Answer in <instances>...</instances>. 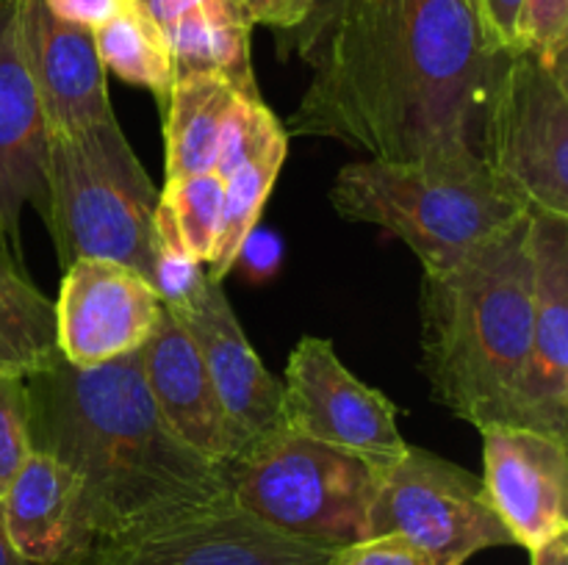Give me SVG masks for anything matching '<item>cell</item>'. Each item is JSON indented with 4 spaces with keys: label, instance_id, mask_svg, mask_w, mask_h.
<instances>
[{
    "label": "cell",
    "instance_id": "4316f807",
    "mask_svg": "<svg viewBox=\"0 0 568 565\" xmlns=\"http://www.w3.org/2000/svg\"><path fill=\"white\" fill-rule=\"evenodd\" d=\"M333 565H436L403 535H377L338 548Z\"/></svg>",
    "mask_w": 568,
    "mask_h": 565
},
{
    "label": "cell",
    "instance_id": "7a4b0ae2",
    "mask_svg": "<svg viewBox=\"0 0 568 565\" xmlns=\"http://www.w3.org/2000/svg\"><path fill=\"white\" fill-rule=\"evenodd\" d=\"M26 388L31 449L81 482L87 541L231 493V469L192 452L159 415L142 349L92 369L59 358Z\"/></svg>",
    "mask_w": 568,
    "mask_h": 565
},
{
    "label": "cell",
    "instance_id": "7402d4cb",
    "mask_svg": "<svg viewBox=\"0 0 568 565\" xmlns=\"http://www.w3.org/2000/svg\"><path fill=\"white\" fill-rule=\"evenodd\" d=\"M94 44L105 70L120 75L122 81L150 89L164 114L178 66L164 31L144 11V6L139 0H125L109 22L94 28Z\"/></svg>",
    "mask_w": 568,
    "mask_h": 565
},
{
    "label": "cell",
    "instance_id": "4dcf8cb0",
    "mask_svg": "<svg viewBox=\"0 0 568 565\" xmlns=\"http://www.w3.org/2000/svg\"><path fill=\"white\" fill-rule=\"evenodd\" d=\"M532 565H568V532L555 535L552 541L530 548Z\"/></svg>",
    "mask_w": 568,
    "mask_h": 565
},
{
    "label": "cell",
    "instance_id": "277c9868",
    "mask_svg": "<svg viewBox=\"0 0 568 565\" xmlns=\"http://www.w3.org/2000/svg\"><path fill=\"white\" fill-rule=\"evenodd\" d=\"M331 205L342 219L377 225L408 244L425 271L449 269L530 214L480 155L353 161L338 170Z\"/></svg>",
    "mask_w": 568,
    "mask_h": 565
},
{
    "label": "cell",
    "instance_id": "8992f818",
    "mask_svg": "<svg viewBox=\"0 0 568 565\" xmlns=\"http://www.w3.org/2000/svg\"><path fill=\"white\" fill-rule=\"evenodd\" d=\"M383 474L358 454L277 427L231 469V499L272 530L344 548L366 541Z\"/></svg>",
    "mask_w": 568,
    "mask_h": 565
},
{
    "label": "cell",
    "instance_id": "83f0119b",
    "mask_svg": "<svg viewBox=\"0 0 568 565\" xmlns=\"http://www.w3.org/2000/svg\"><path fill=\"white\" fill-rule=\"evenodd\" d=\"M521 6L525 0H477L483 37L494 53L521 50Z\"/></svg>",
    "mask_w": 568,
    "mask_h": 565
},
{
    "label": "cell",
    "instance_id": "5b68a950",
    "mask_svg": "<svg viewBox=\"0 0 568 565\" xmlns=\"http://www.w3.org/2000/svg\"><path fill=\"white\" fill-rule=\"evenodd\" d=\"M159 192L120 122L48 136V230L61 266L78 258L125 264L155 286Z\"/></svg>",
    "mask_w": 568,
    "mask_h": 565
},
{
    "label": "cell",
    "instance_id": "6da1fadb",
    "mask_svg": "<svg viewBox=\"0 0 568 565\" xmlns=\"http://www.w3.org/2000/svg\"><path fill=\"white\" fill-rule=\"evenodd\" d=\"M311 20V81L288 136L377 161L483 158L486 100L508 53L488 48L477 0H327Z\"/></svg>",
    "mask_w": 568,
    "mask_h": 565
},
{
    "label": "cell",
    "instance_id": "7c38bea8",
    "mask_svg": "<svg viewBox=\"0 0 568 565\" xmlns=\"http://www.w3.org/2000/svg\"><path fill=\"white\" fill-rule=\"evenodd\" d=\"M166 310L181 321L203 355L231 427L239 463L255 443L281 427V380L270 374L250 347L222 282L203 275L183 297L166 302Z\"/></svg>",
    "mask_w": 568,
    "mask_h": 565
},
{
    "label": "cell",
    "instance_id": "2e32d148",
    "mask_svg": "<svg viewBox=\"0 0 568 565\" xmlns=\"http://www.w3.org/2000/svg\"><path fill=\"white\" fill-rule=\"evenodd\" d=\"M22 44L48 131H81L114 120L94 31L59 20L44 0H20Z\"/></svg>",
    "mask_w": 568,
    "mask_h": 565
},
{
    "label": "cell",
    "instance_id": "d6a6232c",
    "mask_svg": "<svg viewBox=\"0 0 568 565\" xmlns=\"http://www.w3.org/2000/svg\"><path fill=\"white\" fill-rule=\"evenodd\" d=\"M0 565H31L20 552L14 548V543L9 541L3 526V515H0Z\"/></svg>",
    "mask_w": 568,
    "mask_h": 565
},
{
    "label": "cell",
    "instance_id": "ba28073f",
    "mask_svg": "<svg viewBox=\"0 0 568 565\" xmlns=\"http://www.w3.org/2000/svg\"><path fill=\"white\" fill-rule=\"evenodd\" d=\"M338 548L297 541L227 496L83 541L59 565H333Z\"/></svg>",
    "mask_w": 568,
    "mask_h": 565
},
{
    "label": "cell",
    "instance_id": "ac0fdd59",
    "mask_svg": "<svg viewBox=\"0 0 568 565\" xmlns=\"http://www.w3.org/2000/svg\"><path fill=\"white\" fill-rule=\"evenodd\" d=\"M9 541L31 565H59L87 541L81 482L44 452H31L0 499Z\"/></svg>",
    "mask_w": 568,
    "mask_h": 565
},
{
    "label": "cell",
    "instance_id": "1f68e13d",
    "mask_svg": "<svg viewBox=\"0 0 568 565\" xmlns=\"http://www.w3.org/2000/svg\"><path fill=\"white\" fill-rule=\"evenodd\" d=\"M139 3L144 6V11H148L155 22H159V28H164L166 22L175 20L181 11H186L189 6L200 3V0H139Z\"/></svg>",
    "mask_w": 568,
    "mask_h": 565
},
{
    "label": "cell",
    "instance_id": "44dd1931",
    "mask_svg": "<svg viewBox=\"0 0 568 565\" xmlns=\"http://www.w3.org/2000/svg\"><path fill=\"white\" fill-rule=\"evenodd\" d=\"M61 358L55 305L28 280L22 260L0 247V374H39Z\"/></svg>",
    "mask_w": 568,
    "mask_h": 565
},
{
    "label": "cell",
    "instance_id": "603a6c76",
    "mask_svg": "<svg viewBox=\"0 0 568 565\" xmlns=\"http://www.w3.org/2000/svg\"><path fill=\"white\" fill-rule=\"evenodd\" d=\"M222 208L225 181L214 170L166 181L155 205V236L161 253L209 266L222 230Z\"/></svg>",
    "mask_w": 568,
    "mask_h": 565
},
{
    "label": "cell",
    "instance_id": "30bf717a",
    "mask_svg": "<svg viewBox=\"0 0 568 565\" xmlns=\"http://www.w3.org/2000/svg\"><path fill=\"white\" fill-rule=\"evenodd\" d=\"M281 386V427L286 430L358 454L381 474L408 452L410 443L397 427V404L361 382L327 338L297 341Z\"/></svg>",
    "mask_w": 568,
    "mask_h": 565
},
{
    "label": "cell",
    "instance_id": "cb8c5ba5",
    "mask_svg": "<svg viewBox=\"0 0 568 565\" xmlns=\"http://www.w3.org/2000/svg\"><path fill=\"white\" fill-rule=\"evenodd\" d=\"M288 153V133L272 138L261 150L250 153L247 158L239 161L231 172L222 175L225 181V208H222V230L216 238L214 258H211L205 277L222 282L227 271L239 264L244 242L258 225V216L270 199L272 186H275L281 166Z\"/></svg>",
    "mask_w": 568,
    "mask_h": 565
},
{
    "label": "cell",
    "instance_id": "4fadbf2b",
    "mask_svg": "<svg viewBox=\"0 0 568 565\" xmlns=\"http://www.w3.org/2000/svg\"><path fill=\"white\" fill-rule=\"evenodd\" d=\"M532 325L514 424L568 441V219L530 210Z\"/></svg>",
    "mask_w": 568,
    "mask_h": 565
},
{
    "label": "cell",
    "instance_id": "f1b7e54d",
    "mask_svg": "<svg viewBox=\"0 0 568 565\" xmlns=\"http://www.w3.org/2000/svg\"><path fill=\"white\" fill-rule=\"evenodd\" d=\"M250 25H270L281 31L305 25L316 0H227Z\"/></svg>",
    "mask_w": 568,
    "mask_h": 565
},
{
    "label": "cell",
    "instance_id": "f546056e",
    "mask_svg": "<svg viewBox=\"0 0 568 565\" xmlns=\"http://www.w3.org/2000/svg\"><path fill=\"white\" fill-rule=\"evenodd\" d=\"M122 3L125 0H44L53 17L72 25L92 28V31L109 22L122 9Z\"/></svg>",
    "mask_w": 568,
    "mask_h": 565
},
{
    "label": "cell",
    "instance_id": "52a82bcc",
    "mask_svg": "<svg viewBox=\"0 0 568 565\" xmlns=\"http://www.w3.org/2000/svg\"><path fill=\"white\" fill-rule=\"evenodd\" d=\"M480 153L527 210L568 219V70L505 55L483 114Z\"/></svg>",
    "mask_w": 568,
    "mask_h": 565
},
{
    "label": "cell",
    "instance_id": "3957f363",
    "mask_svg": "<svg viewBox=\"0 0 568 565\" xmlns=\"http://www.w3.org/2000/svg\"><path fill=\"white\" fill-rule=\"evenodd\" d=\"M422 374L471 427L514 424L532 325L530 214L419 288Z\"/></svg>",
    "mask_w": 568,
    "mask_h": 565
},
{
    "label": "cell",
    "instance_id": "ffe728a7",
    "mask_svg": "<svg viewBox=\"0 0 568 565\" xmlns=\"http://www.w3.org/2000/svg\"><path fill=\"white\" fill-rule=\"evenodd\" d=\"M164 37L178 72H214L231 81L244 97L261 100L250 64V25L227 0H200L166 22Z\"/></svg>",
    "mask_w": 568,
    "mask_h": 565
},
{
    "label": "cell",
    "instance_id": "8fae6325",
    "mask_svg": "<svg viewBox=\"0 0 568 565\" xmlns=\"http://www.w3.org/2000/svg\"><path fill=\"white\" fill-rule=\"evenodd\" d=\"M55 305V343L78 369L125 358L144 347L164 299L136 269L105 258H78L64 269Z\"/></svg>",
    "mask_w": 568,
    "mask_h": 565
},
{
    "label": "cell",
    "instance_id": "9c48e42d",
    "mask_svg": "<svg viewBox=\"0 0 568 565\" xmlns=\"http://www.w3.org/2000/svg\"><path fill=\"white\" fill-rule=\"evenodd\" d=\"M377 535L408 537L436 565H464L486 548L516 546L480 476L419 446H408L377 485L366 537Z\"/></svg>",
    "mask_w": 568,
    "mask_h": 565
},
{
    "label": "cell",
    "instance_id": "d4e9b609",
    "mask_svg": "<svg viewBox=\"0 0 568 565\" xmlns=\"http://www.w3.org/2000/svg\"><path fill=\"white\" fill-rule=\"evenodd\" d=\"M31 452L26 380L0 374V499Z\"/></svg>",
    "mask_w": 568,
    "mask_h": 565
},
{
    "label": "cell",
    "instance_id": "484cf974",
    "mask_svg": "<svg viewBox=\"0 0 568 565\" xmlns=\"http://www.w3.org/2000/svg\"><path fill=\"white\" fill-rule=\"evenodd\" d=\"M521 50L552 70H568V0H525Z\"/></svg>",
    "mask_w": 568,
    "mask_h": 565
},
{
    "label": "cell",
    "instance_id": "d6986e66",
    "mask_svg": "<svg viewBox=\"0 0 568 565\" xmlns=\"http://www.w3.org/2000/svg\"><path fill=\"white\" fill-rule=\"evenodd\" d=\"M244 94L214 72H178L164 111V177L211 172L222 133Z\"/></svg>",
    "mask_w": 568,
    "mask_h": 565
},
{
    "label": "cell",
    "instance_id": "e0dca14e",
    "mask_svg": "<svg viewBox=\"0 0 568 565\" xmlns=\"http://www.w3.org/2000/svg\"><path fill=\"white\" fill-rule=\"evenodd\" d=\"M142 374L172 435L200 458L233 469L236 446L203 355L166 305L142 347Z\"/></svg>",
    "mask_w": 568,
    "mask_h": 565
},
{
    "label": "cell",
    "instance_id": "9a60e30c",
    "mask_svg": "<svg viewBox=\"0 0 568 565\" xmlns=\"http://www.w3.org/2000/svg\"><path fill=\"white\" fill-rule=\"evenodd\" d=\"M483 487L516 546L568 532V441L516 424H486Z\"/></svg>",
    "mask_w": 568,
    "mask_h": 565
},
{
    "label": "cell",
    "instance_id": "5bb4252c",
    "mask_svg": "<svg viewBox=\"0 0 568 565\" xmlns=\"http://www.w3.org/2000/svg\"><path fill=\"white\" fill-rule=\"evenodd\" d=\"M48 122L28 70L20 0H0V247L22 260L20 219L48 222Z\"/></svg>",
    "mask_w": 568,
    "mask_h": 565
}]
</instances>
